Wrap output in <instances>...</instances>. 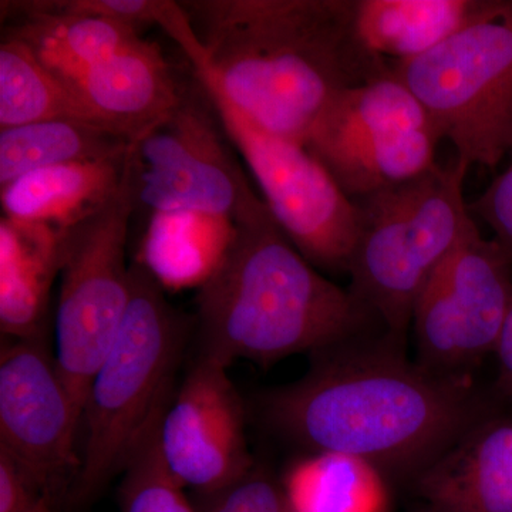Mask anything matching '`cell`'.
<instances>
[{"label":"cell","mask_w":512,"mask_h":512,"mask_svg":"<svg viewBox=\"0 0 512 512\" xmlns=\"http://www.w3.org/2000/svg\"><path fill=\"white\" fill-rule=\"evenodd\" d=\"M128 150L117 156L43 168L2 185L3 217L59 231L72 227L119 191L126 177Z\"/></svg>","instance_id":"obj_17"},{"label":"cell","mask_w":512,"mask_h":512,"mask_svg":"<svg viewBox=\"0 0 512 512\" xmlns=\"http://www.w3.org/2000/svg\"><path fill=\"white\" fill-rule=\"evenodd\" d=\"M410 485L420 512H512V423L480 421Z\"/></svg>","instance_id":"obj_14"},{"label":"cell","mask_w":512,"mask_h":512,"mask_svg":"<svg viewBox=\"0 0 512 512\" xmlns=\"http://www.w3.org/2000/svg\"><path fill=\"white\" fill-rule=\"evenodd\" d=\"M0 512H60L36 484L0 451Z\"/></svg>","instance_id":"obj_27"},{"label":"cell","mask_w":512,"mask_h":512,"mask_svg":"<svg viewBox=\"0 0 512 512\" xmlns=\"http://www.w3.org/2000/svg\"><path fill=\"white\" fill-rule=\"evenodd\" d=\"M130 143L92 121L63 117L0 130V187L55 165L126 153Z\"/></svg>","instance_id":"obj_22"},{"label":"cell","mask_w":512,"mask_h":512,"mask_svg":"<svg viewBox=\"0 0 512 512\" xmlns=\"http://www.w3.org/2000/svg\"><path fill=\"white\" fill-rule=\"evenodd\" d=\"M468 210L493 229L512 261V161L476 201L468 204Z\"/></svg>","instance_id":"obj_26"},{"label":"cell","mask_w":512,"mask_h":512,"mask_svg":"<svg viewBox=\"0 0 512 512\" xmlns=\"http://www.w3.org/2000/svg\"><path fill=\"white\" fill-rule=\"evenodd\" d=\"M197 512H291L281 477L256 464L234 483L205 495H194Z\"/></svg>","instance_id":"obj_25"},{"label":"cell","mask_w":512,"mask_h":512,"mask_svg":"<svg viewBox=\"0 0 512 512\" xmlns=\"http://www.w3.org/2000/svg\"><path fill=\"white\" fill-rule=\"evenodd\" d=\"M471 165L457 158L416 180L357 200L362 231L349 272L350 292L384 332L406 346L414 308L441 262L477 227L464 200Z\"/></svg>","instance_id":"obj_5"},{"label":"cell","mask_w":512,"mask_h":512,"mask_svg":"<svg viewBox=\"0 0 512 512\" xmlns=\"http://www.w3.org/2000/svg\"><path fill=\"white\" fill-rule=\"evenodd\" d=\"M510 256L477 227L458 242L424 286L412 328L417 362L441 375H466L468 366L497 349L512 305Z\"/></svg>","instance_id":"obj_10"},{"label":"cell","mask_w":512,"mask_h":512,"mask_svg":"<svg viewBox=\"0 0 512 512\" xmlns=\"http://www.w3.org/2000/svg\"><path fill=\"white\" fill-rule=\"evenodd\" d=\"M9 2L2 9L19 12L20 22L8 30L33 50L62 82L110 59L140 39V30L120 20L86 12L73 0Z\"/></svg>","instance_id":"obj_15"},{"label":"cell","mask_w":512,"mask_h":512,"mask_svg":"<svg viewBox=\"0 0 512 512\" xmlns=\"http://www.w3.org/2000/svg\"><path fill=\"white\" fill-rule=\"evenodd\" d=\"M62 265V231L0 220V330L3 338L46 339L53 281Z\"/></svg>","instance_id":"obj_16"},{"label":"cell","mask_w":512,"mask_h":512,"mask_svg":"<svg viewBox=\"0 0 512 512\" xmlns=\"http://www.w3.org/2000/svg\"><path fill=\"white\" fill-rule=\"evenodd\" d=\"M82 413L46 339L3 338L0 451L62 510L82 458Z\"/></svg>","instance_id":"obj_11"},{"label":"cell","mask_w":512,"mask_h":512,"mask_svg":"<svg viewBox=\"0 0 512 512\" xmlns=\"http://www.w3.org/2000/svg\"><path fill=\"white\" fill-rule=\"evenodd\" d=\"M228 367L197 356L160 423L165 467L184 490L215 493L255 466L245 407Z\"/></svg>","instance_id":"obj_12"},{"label":"cell","mask_w":512,"mask_h":512,"mask_svg":"<svg viewBox=\"0 0 512 512\" xmlns=\"http://www.w3.org/2000/svg\"><path fill=\"white\" fill-rule=\"evenodd\" d=\"M433 127L370 138L316 157L352 200L416 180L436 165Z\"/></svg>","instance_id":"obj_21"},{"label":"cell","mask_w":512,"mask_h":512,"mask_svg":"<svg viewBox=\"0 0 512 512\" xmlns=\"http://www.w3.org/2000/svg\"><path fill=\"white\" fill-rule=\"evenodd\" d=\"M137 201L130 170L99 210L62 231L56 363L82 413L97 369L126 316L131 295L126 251Z\"/></svg>","instance_id":"obj_7"},{"label":"cell","mask_w":512,"mask_h":512,"mask_svg":"<svg viewBox=\"0 0 512 512\" xmlns=\"http://www.w3.org/2000/svg\"><path fill=\"white\" fill-rule=\"evenodd\" d=\"M495 352L500 357L505 384L512 390V305L507 319H505L503 332H501L500 339H498Z\"/></svg>","instance_id":"obj_28"},{"label":"cell","mask_w":512,"mask_h":512,"mask_svg":"<svg viewBox=\"0 0 512 512\" xmlns=\"http://www.w3.org/2000/svg\"><path fill=\"white\" fill-rule=\"evenodd\" d=\"M393 70L457 158L494 168L512 153V2Z\"/></svg>","instance_id":"obj_6"},{"label":"cell","mask_w":512,"mask_h":512,"mask_svg":"<svg viewBox=\"0 0 512 512\" xmlns=\"http://www.w3.org/2000/svg\"><path fill=\"white\" fill-rule=\"evenodd\" d=\"M87 120L66 84L18 37L0 43V130L52 119ZM89 121V120H87Z\"/></svg>","instance_id":"obj_23"},{"label":"cell","mask_w":512,"mask_h":512,"mask_svg":"<svg viewBox=\"0 0 512 512\" xmlns=\"http://www.w3.org/2000/svg\"><path fill=\"white\" fill-rule=\"evenodd\" d=\"M308 372L261 396L262 420L305 453L362 458L412 483L485 416L467 375L407 359L386 332L311 355Z\"/></svg>","instance_id":"obj_1"},{"label":"cell","mask_w":512,"mask_h":512,"mask_svg":"<svg viewBox=\"0 0 512 512\" xmlns=\"http://www.w3.org/2000/svg\"><path fill=\"white\" fill-rule=\"evenodd\" d=\"M180 3L198 82L271 136L305 143L336 94L393 72L357 35L356 0Z\"/></svg>","instance_id":"obj_2"},{"label":"cell","mask_w":512,"mask_h":512,"mask_svg":"<svg viewBox=\"0 0 512 512\" xmlns=\"http://www.w3.org/2000/svg\"><path fill=\"white\" fill-rule=\"evenodd\" d=\"M375 325H380L375 313L306 261L265 201L248 192L231 218L228 241L200 284L197 356L225 367L237 360L266 367L333 348Z\"/></svg>","instance_id":"obj_3"},{"label":"cell","mask_w":512,"mask_h":512,"mask_svg":"<svg viewBox=\"0 0 512 512\" xmlns=\"http://www.w3.org/2000/svg\"><path fill=\"white\" fill-rule=\"evenodd\" d=\"M208 96L285 237L322 274H348L362 231L359 204L302 143L266 134Z\"/></svg>","instance_id":"obj_8"},{"label":"cell","mask_w":512,"mask_h":512,"mask_svg":"<svg viewBox=\"0 0 512 512\" xmlns=\"http://www.w3.org/2000/svg\"><path fill=\"white\" fill-rule=\"evenodd\" d=\"M490 0H356L357 35L382 59L407 62L494 16Z\"/></svg>","instance_id":"obj_18"},{"label":"cell","mask_w":512,"mask_h":512,"mask_svg":"<svg viewBox=\"0 0 512 512\" xmlns=\"http://www.w3.org/2000/svg\"><path fill=\"white\" fill-rule=\"evenodd\" d=\"M131 295L84 403L79 473L66 507L93 504L121 476L148 426L175 393L194 319L174 308L144 262L130 265Z\"/></svg>","instance_id":"obj_4"},{"label":"cell","mask_w":512,"mask_h":512,"mask_svg":"<svg viewBox=\"0 0 512 512\" xmlns=\"http://www.w3.org/2000/svg\"><path fill=\"white\" fill-rule=\"evenodd\" d=\"M431 127L423 106L393 70L336 94L313 124L303 146L319 157L370 138Z\"/></svg>","instance_id":"obj_19"},{"label":"cell","mask_w":512,"mask_h":512,"mask_svg":"<svg viewBox=\"0 0 512 512\" xmlns=\"http://www.w3.org/2000/svg\"><path fill=\"white\" fill-rule=\"evenodd\" d=\"M164 412L148 426L121 473V512H197L161 457L158 433Z\"/></svg>","instance_id":"obj_24"},{"label":"cell","mask_w":512,"mask_h":512,"mask_svg":"<svg viewBox=\"0 0 512 512\" xmlns=\"http://www.w3.org/2000/svg\"><path fill=\"white\" fill-rule=\"evenodd\" d=\"M63 83L87 120L130 144L167 119L185 90L161 47L141 37Z\"/></svg>","instance_id":"obj_13"},{"label":"cell","mask_w":512,"mask_h":512,"mask_svg":"<svg viewBox=\"0 0 512 512\" xmlns=\"http://www.w3.org/2000/svg\"><path fill=\"white\" fill-rule=\"evenodd\" d=\"M291 512H389V478L362 458L305 453L281 477Z\"/></svg>","instance_id":"obj_20"},{"label":"cell","mask_w":512,"mask_h":512,"mask_svg":"<svg viewBox=\"0 0 512 512\" xmlns=\"http://www.w3.org/2000/svg\"><path fill=\"white\" fill-rule=\"evenodd\" d=\"M222 130L202 84L185 89L173 113L130 144L137 207L231 222L252 188Z\"/></svg>","instance_id":"obj_9"}]
</instances>
